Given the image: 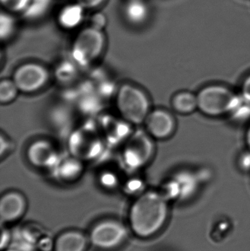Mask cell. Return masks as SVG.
<instances>
[{
  "label": "cell",
  "mask_w": 250,
  "mask_h": 251,
  "mask_svg": "<svg viewBox=\"0 0 250 251\" xmlns=\"http://www.w3.org/2000/svg\"><path fill=\"white\" fill-rule=\"evenodd\" d=\"M167 199L162 193H142L132 205L129 222L133 232L142 238L157 234L165 224L168 216Z\"/></svg>",
  "instance_id": "cell-1"
},
{
  "label": "cell",
  "mask_w": 250,
  "mask_h": 251,
  "mask_svg": "<svg viewBox=\"0 0 250 251\" xmlns=\"http://www.w3.org/2000/svg\"><path fill=\"white\" fill-rule=\"evenodd\" d=\"M115 104L119 114L129 125H143L151 111L149 97L143 90L133 84L124 83L119 87Z\"/></svg>",
  "instance_id": "cell-2"
},
{
  "label": "cell",
  "mask_w": 250,
  "mask_h": 251,
  "mask_svg": "<svg viewBox=\"0 0 250 251\" xmlns=\"http://www.w3.org/2000/svg\"><path fill=\"white\" fill-rule=\"evenodd\" d=\"M236 93L223 84L205 85L197 93L198 110L212 119L226 117Z\"/></svg>",
  "instance_id": "cell-3"
},
{
  "label": "cell",
  "mask_w": 250,
  "mask_h": 251,
  "mask_svg": "<svg viewBox=\"0 0 250 251\" xmlns=\"http://www.w3.org/2000/svg\"><path fill=\"white\" fill-rule=\"evenodd\" d=\"M105 36L102 30L93 26L81 31L72 45V60L78 66H91L99 59L105 49Z\"/></svg>",
  "instance_id": "cell-4"
},
{
  "label": "cell",
  "mask_w": 250,
  "mask_h": 251,
  "mask_svg": "<svg viewBox=\"0 0 250 251\" xmlns=\"http://www.w3.org/2000/svg\"><path fill=\"white\" fill-rule=\"evenodd\" d=\"M154 139L146 131H137L129 137L123 151L125 165L139 169L149 163L155 152Z\"/></svg>",
  "instance_id": "cell-5"
},
{
  "label": "cell",
  "mask_w": 250,
  "mask_h": 251,
  "mask_svg": "<svg viewBox=\"0 0 250 251\" xmlns=\"http://www.w3.org/2000/svg\"><path fill=\"white\" fill-rule=\"evenodd\" d=\"M49 73L45 66L36 63L21 65L15 70L12 79L20 93L33 94L41 91L46 85Z\"/></svg>",
  "instance_id": "cell-6"
},
{
  "label": "cell",
  "mask_w": 250,
  "mask_h": 251,
  "mask_svg": "<svg viewBox=\"0 0 250 251\" xmlns=\"http://www.w3.org/2000/svg\"><path fill=\"white\" fill-rule=\"evenodd\" d=\"M126 237L127 229L123 224L115 221H105L92 228L90 241L98 249L110 250L121 245Z\"/></svg>",
  "instance_id": "cell-7"
},
{
  "label": "cell",
  "mask_w": 250,
  "mask_h": 251,
  "mask_svg": "<svg viewBox=\"0 0 250 251\" xmlns=\"http://www.w3.org/2000/svg\"><path fill=\"white\" fill-rule=\"evenodd\" d=\"M143 125L145 131L154 140L170 138L177 128V122L173 113L162 108L151 110Z\"/></svg>",
  "instance_id": "cell-8"
},
{
  "label": "cell",
  "mask_w": 250,
  "mask_h": 251,
  "mask_svg": "<svg viewBox=\"0 0 250 251\" xmlns=\"http://www.w3.org/2000/svg\"><path fill=\"white\" fill-rule=\"evenodd\" d=\"M200 180L195 173L189 170H182L176 173L166 184L165 197L186 199L195 194L198 190Z\"/></svg>",
  "instance_id": "cell-9"
},
{
  "label": "cell",
  "mask_w": 250,
  "mask_h": 251,
  "mask_svg": "<svg viewBox=\"0 0 250 251\" xmlns=\"http://www.w3.org/2000/svg\"><path fill=\"white\" fill-rule=\"evenodd\" d=\"M26 157L32 166L38 168H51L59 162L57 149L47 140H37L30 144Z\"/></svg>",
  "instance_id": "cell-10"
},
{
  "label": "cell",
  "mask_w": 250,
  "mask_h": 251,
  "mask_svg": "<svg viewBox=\"0 0 250 251\" xmlns=\"http://www.w3.org/2000/svg\"><path fill=\"white\" fill-rule=\"evenodd\" d=\"M24 196L19 192H9L0 200V218L1 223H10L19 220L26 210Z\"/></svg>",
  "instance_id": "cell-11"
},
{
  "label": "cell",
  "mask_w": 250,
  "mask_h": 251,
  "mask_svg": "<svg viewBox=\"0 0 250 251\" xmlns=\"http://www.w3.org/2000/svg\"><path fill=\"white\" fill-rule=\"evenodd\" d=\"M88 244L86 236L77 231L60 234L54 243V251H85Z\"/></svg>",
  "instance_id": "cell-12"
},
{
  "label": "cell",
  "mask_w": 250,
  "mask_h": 251,
  "mask_svg": "<svg viewBox=\"0 0 250 251\" xmlns=\"http://www.w3.org/2000/svg\"><path fill=\"white\" fill-rule=\"evenodd\" d=\"M226 117L236 125L250 123V101L239 91L236 93Z\"/></svg>",
  "instance_id": "cell-13"
},
{
  "label": "cell",
  "mask_w": 250,
  "mask_h": 251,
  "mask_svg": "<svg viewBox=\"0 0 250 251\" xmlns=\"http://www.w3.org/2000/svg\"><path fill=\"white\" fill-rule=\"evenodd\" d=\"M171 107L178 114H192L198 110L197 94L189 91H181L176 93L171 99Z\"/></svg>",
  "instance_id": "cell-14"
},
{
  "label": "cell",
  "mask_w": 250,
  "mask_h": 251,
  "mask_svg": "<svg viewBox=\"0 0 250 251\" xmlns=\"http://www.w3.org/2000/svg\"><path fill=\"white\" fill-rule=\"evenodd\" d=\"M84 10L85 8L78 3L66 5L59 13V24L65 29L77 27L83 21Z\"/></svg>",
  "instance_id": "cell-15"
},
{
  "label": "cell",
  "mask_w": 250,
  "mask_h": 251,
  "mask_svg": "<svg viewBox=\"0 0 250 251\" xmlns=\"http://www.w3.org/2000/svg\"><path fill=\"white\" fill-rule=\"evenodd\" d=\"M124 13L130 23L140 25L148 19L149 10L142 0H129L125 7Z\"/></svg>",
  "instance_id": "cell-16"
},
{
  "label": "cell",
  "mask_w": 250,
  "mask_h": 251,
  "mask_svg": "<svg viewBox=\"0 0 250 251\" xmlns=\"http://www.w3.org/2000/svg\"><path fill=\"white\" fill-rule=\"evenodd\" d=\"M59 178L63 181H72L76 179L82 174V166L77 158L66 159L58 162Z\"/></svg>",
  "instance_id": "cell-17"
},
{
  "label": "cell",
  "mask_w": 250,
  "mask_h": 251,
  "mask_svg": "<svg viewBox=\"0 0 250 251\" xmlns=\"http://www.w3.org/2000/svg\"><path fill=\"white\" fill-rule=\"evenodd\" d=\"M10 244L13 249L19 251H33L35 248V240L27 231L18 229L12 234Z\"/></svg>",
  "instance_id": "cell-18"
},
{
  "label": "cell",
  "mask_w": 250,
  "mask_h": 251,
  "mask_svg": "<svg viewBox=\"0 0 250 251\" xmlns=\"http://www.w3.org/2000/svg\"><path fill=\"white\" fill-rule=\"evenodd\" d=\"M20 93L19 88L11 79H2L0 82V102L1 104H8L17 98Z\"/></svg>",
  "instance_id": "cell-19"
},
{
  "label": "cell",
  "mask_w": 250,
  "mask_h": 251,
  "mask_svg": "<svg viewBox=\"0 0 250 251\" xmlns=\"http://www.w3.org/2000/svg\"><path fill=\"white\" fill-rule=\"evenodd\" d=\"M51 4V0H30L23 16L28 19H37L45 14Z\"/></svg>",
  "instance_id": "cell-20"
},
{
  "label": "cell",
  "mask_w": 250,
  "mask_h": 251,
  "mask_svg": "<svg viewBox=\"0 0 250 251\" xmlns=\"http://www.w3.org/2000/svg\"><path fill=\"white\" fill-rule=\"evenodd\" d=\"M16 29V22L9 13H1L0 16V36L1 41H7L11 38Z\"/></svg>",
  "instance_id": "cell-21"
},
{
  "label": "cell",
  "mask_w": 250,
  "mask_h": 251,
  "mask_svg": "<svg viewBox=\"0 0 250 251\" xmlns=\"http://www.w3.org/2000/svg\"><path fill=\"white\" fill-rule=\"evenodd\" d=\"M30 0H1L3 7L8 11L23 14L29 6Z\"/></svg>",
  "instance_id": "cell-22"
},
{
  "label": "cell",
  "mask_w": 250,
  "mask_h": 251,
  "mask_svg": "<svg viewBox=\"0 0 250 251\" xmlns=\"http://www.w3.org/2000/svg\"><path fill=\"white\" fill-rule=\"evenodd\" d=\"M100 182L101 185L107 189H113L118 184V178L113 173L107 172L101 174L100 177Z\"/></svg>",
  "instance_id": "cell-23"
},
{
  "label": "cell",
  "mask_w": 250,
  "mask_h": 251,
  "mask_svg": "<svg viewBox=\"0 0 250 251\" xmlns=\"http://www.w3.org/2000/svg\"><path fill=\"white\" fill-rule=\"evenodd\" d=\"M237 165L242 172H250V151L246 149L238 158Z\"/></svg>",
  "instance_id": "cell-24"
},
{
  "label": "cell",
  "mask_w": 250,
  "mask_h": 251,
  "mask_svg": "<svg viewBox=\"0 0 250 251\" xmlns=\"http://www.w3.org/2000/svg\"><path fill=\"white\" fill-rule=\"evenodd\" d=\"M12 142L7 136L1 134L0 137V156L1 159L7 156L12 151Z\"/></svg>",
  "instance_id": "cell-25"
},
{
  "label": "cell",
  "mask_w": 250,
  "mask_h": 251,
  "mask_svg": "<svg viewBox=\"0 0 250 251\" xmlns=\"http://www.w3.org/2000/svg\"><path fill=\"white\" fill-rule=\"evenodd\" d=\"M239 92L250 101V73L242 79Z\"/></svg>",
  "instance_id": "cell-26"
},
{
  "label": "cell",
  "mask_w": 250,
  "mask_h": 251,
  "mask_svg": "<svg viewBox=\"0 0 250 251\" xmlns=\"http://www.w3.org/2000/svg\"><path fill=\"white\" fill-rule=\"evenodd\" d=\"M106 23H107V20H106L105 16L102 13H97L92 17L91 26L102 30L103 28L105 26Z\"/></svg>",
  "instance_id": "cell-27"
},
{
  "label": "cell",
  "mask_w": 250,
  "mask_h": 251,
  "mask_svg": "<svg viewBox=\"0 0 250 251\" xmlns=\"http://www.w3.org/2000/svg\"><path fill=\"white\" fill-rule=\"evenodd\" d=\"M142 187H143V183L140 180L138 179L131 180L126 184V190L132 194L140 191Z\"/></svg>",
  "instance_id": "cell-28"
},
{
  "label": "cell",
  "mask_w": 250,
  "mask_h": 251,
  "mask_svg": "<svg viewBox=\"0 0 250 251\" xmlns=\"http://www.w3.org/2000/svg\"><path fill=\"white\" fill-rule=\"evenodd\" d=\"M85 9H92L101 5L105 0H76Z\"/></svg>",
  "instance_id": "cell-29"
},
{
  "label": "cell",
  "mask_w": 250,
  "mask_h": 251,
  "mask_svg": "<svg viewBox=\"0 0 250 251\" xmlns=\"http://www.w3.org/2000/svg\"><path fill=\"white\" fill-rule=\"evenodd\" d=\"M12 240V234L9 232L8 230L2 229L1 231V249H7V246L10 245Z\"/></svg>",
  "instance_id": "cell-30"
},
{
  "label": "cell",
  "mask_w": 250,
  "mask_h": 251,
  "mask_svg": "<svg viewBox=\"0 0 250 251\" xmlns=\"http://www.w3.org/2000/svg\"><path fill=\"white\" fill-rule=\"evenodd\" d=\"M245 139V144H246V149L250 151V123L248 124V127H247Z\"/></svg>",
  "instance_id": "cell-31"
},
{
  "label": "cell",
  "mask_w": 250,
  "mask_h": 251,
  "mask_svg": "<svg viewBox=\"0 0 250 251\" xmlns=\"http://www.w3.org/2000/svg\"><path fill=\"white\" fill-rule=\"evenodd\" d=\"M6 251H19L16 250V249H13V248H12V249H7V250Z\"/></svg>",
  "instance_id": "cell-32"
}]
</instances>
